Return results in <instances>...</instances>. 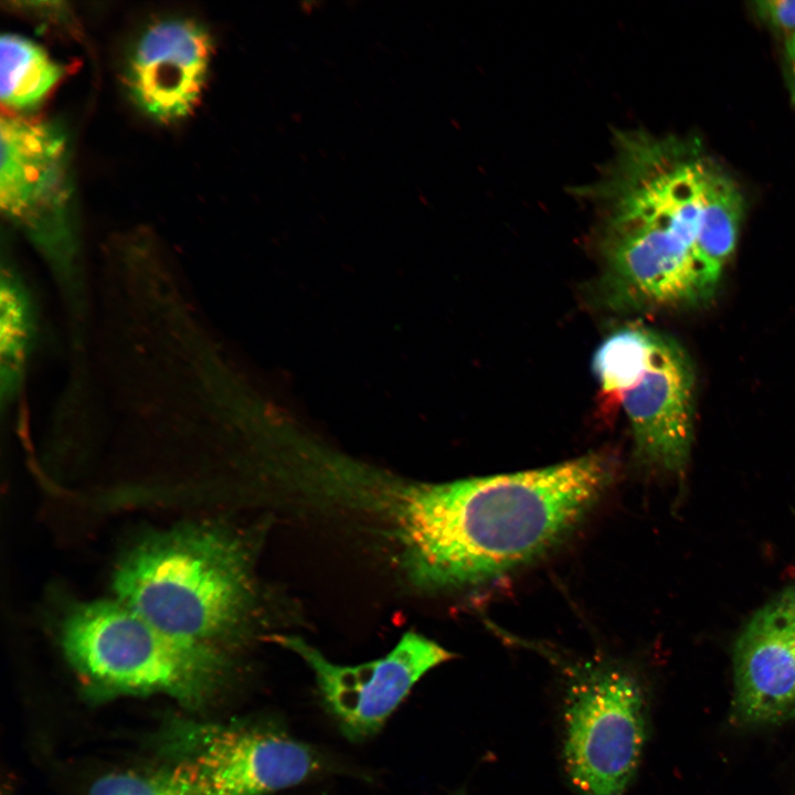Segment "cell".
<instances>
[{
	"label": "cell",
	"instance_id": "obj_11",
	"mask_svg": "<svg viewBox=\"0 0 795 795\" xmlns=\"http://www.w3.org/2000/svg\"><path fill=\"white\" fill-rule=\"evenodd\" d=\"M212 56L209 32L188 18H166L147 26L126 67L134 102L160 121L189 115L198 104Z\"/></svg>",
	"mask_w": 795,
	"mask_h": 795
},
{
	"label": "cell",
	"instance_id": "obj_14",
	"mask_svg": "<svg viewBox=\"0 0 795 795\" xmlns=\"http://www.w3.org/2000/svg\"><path fill=\"white\" fill-rule=\"evenodd\" d=\"M63 66L32 40L15 33L0 39V98L11 110L36 107L63 75Z\"/></svg>",
	"mask_w": 795,
	"mask_h": 795
},
{
	"label": "cell",
	"instance_id": "obj_9",
	"mask_svg": "<svg viewBox=\"0 0 795 795\" xmlns=\"http://www.w3.org/2000/svg\"><path fill=\"white\" fill-rule=\"evenodd\" d=\"M733 720L775 724L795 718V585L761 606L733 650Z\"/></svg>",
	"mask_w": 795,
	"mask_h": 795
},
{
	"label": "cell",
	"instance_id": "obj_18",
	"mask_svg": "<svg viewBox=\"0 0 795 795\" xmlns=\"http://www.w3.org/2000/svg\"><path fill=\"white\" fill-rule=\"evenodd\" d=\"M786 55H787V60H788L791 70L795 76V34L787 38Z\"/></svg>",
	"mask_w": 795,
	"mask_h": 795
},
{
	"label": "cell",
	"instance_id": "obj_15",
	"mask_svg": "<svg viewBox=\"0 0 795 795\" xmlns=\"http://www.w3.org/2000/svg\"><path fill=\"white\" fill-rule=\"evenodd\" d=\"M658 335L642 326L622 327L608 335L592 360L601 388L617 395L630 386L649 364Z\"/></svg>",
	"mask_w": 795,
	"mask_h": 795
},
{
	"label": "cell",
	"instance_id": "obj_12",
	"mask_svg": "<svg viewBox=\"0 0 795 795\" xmlns=\"http://www.w3.org/2000/svg\"><path fill=\"white\" fill-rule=\"evenodd\" d=\"M743 205L739 186L711 159L704 178L693 254L701 278L712 295L735 250Z\"/></svg>",
	"mask_w": 795,
	"mask_h": 795
},
{
	"label": "cell",
	"instance_id": "obj_6",
	"mask_svg": "<svg viewBox=\"0 0 795 795\" xmlns=\"http://www.w3.org/2000/svg\"><path fill=\"white\" fill-rule=\"evenodd\" d=\"M311 669L327 710L352 740L370 738L431 669L452 654L414 632L402 636L385 656L357 666L329 661L318 649L296 636H273Z\"/></svg>",
	"mask_w": 795,
	"mask_h": 795
},
{
	"label": "cell",
	"instance_id": "obj_8",
	"mask_svg": "<svg viewBox=\"0 0 795 795\" xmlns=\"http://www.w3.org/2000/svg\"><path fill=\"white\" fill-rule=\"evenodd\" d=\"M695 378L681 347L658 335L649 364L617 394L627 416L637 458L681 477L693 442Z\"/></svg>",
	"mask_w": 795,
	"mask_h": 795
},
{
	"label": "cell",
	"instance_id": "obj_2",
	"mask_svg": "<svg viewBox=\"0 0 795 795\" xmlns=\"http://www.w3.org/2000/svg\"><path fill=\"white\" fill-rule=\"evenodd\" d=\"M112 587L115 600L160 630L218 651L242 630L252 604L245 545L203 521L136 541L117 561Z\"/></svg>",
	"mask_w": 795,
	"mask_h": 795
},
{
	"label": "cell",
	"instance_id": "obj_17",
	"mask_svg": "<svg viewBox=\"0 0 795 795\" xmlns=\"http://www.w3.org/2000/svg\"><path fill=\"white\" fill-rule=\"evenodd\" d=\"M762 20L788 36L795 34V0H765L754 3Z\"/></svg>",
	"mask_w": 795,
	"mask_h": 795
},
{
	"label": "cell",
	"instance_id": "obj_7",
	"mask_svg": "<svg viewBox=\"0 0 795 795\" xmlns=\"http://www.w3.org/2000/svg\"><path fill=\"white\" fill-rule=\"evenodd\" d=\"M181 761L208 795H271L304 782L319 761L269 724L211 725L184 732Z\"/></svg>",
	"mask_w": 795,
	"mask_h": 795
},
{
	"label": "cell",
	"instance_id": "obj_13",
	"mask_svg": "<svg viewBox=\"0 0 795 795\" xmlns=\"http://www.w3.org/2000/svg\"><path fill=\"white\" fill-rule=\"evenodd\" d=\"M32 294L19 268L2 257L0 274V398L12 404L22 390L36 336Z\"/></svg>",
	"mask_w": 795,
	"mask_h": 795
},
{
	"label": "cell",
	"instance_id": "obj_16",
	"mask_svg": "<svg viewBox=\"0 0 795 795\" xmlns=\"http://www.w3.org/2000/svg\"><path fill=\"white\" fill-rule=\"evenodd\" d=\"M87 795H208L181 764L158 772H114L97 778Z\"/></svg>",
	"mask_w": 795,
	"mask_h": 795
},
{
	"label": "cell",
	"instance_id": "obj_5",
	"mask_svg": "<svg viewBox=\"0 0 795 795\" xmlns=\"http://www.w3.org/2000/svg\"><path fill=\"white\" fill-rule=\"evenodd\" d=\"M638 681L617 667L574 675L565 710L564 762L579 795H623L645 743Z\"/></svg>",
	"mask_w": 795,
	"mask_h": 795
},
{
	"label": "cell",
	"instance_id": "obj_10",
	"mask_svg": "<svg viewBox=\"0 0 795 795\" xmlns=\"http://www.w3.org/2000/svg\"><path fill=\"white\" fill-rule=\"evenodd\" d=\"M602 248L614 294L624 303L657 308L696 306L712 294L693 250L655 226H603Z\"/></svg>",
	"mask_w": 795,
	"mask_h": 795
},
{
	"label": "cell",
	"instance_id": "obj_1",
	"mask_svg": "<svg viewBox=\"0 0 795 795\" xmlns=\"http://www.w3.org/2000/svg\"><path fill=\"white\" fill-rule=\"evenodd\" d=\"M613 477L589 454L544 468L443 484L361 486L386 515L409 576L423 587L487 583L553 547Z\"/></svg>",
	"mask_w": 795,
	"mask_h": 795
},
{
	"label": "cell",
	"instance_id": "obj_4",
	"mask_svg": "<svg viewBox=\"0 0 795 795\" xmlns=\"http://www.w3.org/2000/svg\"><path fill=\"white\" fill-rule=\"evenodd\" d=\"M0 208L44 258L74 318L84 282L68 138L60 124L19 115L0 120Z\"/></svg>",
	"mask_w": 795,
	"mask_h": 795
},
{
	"label": "cell",
	"instance_id": "obj_3",
	"mask_svg": "<svg viewBox=\"0 0 795 795\" xmlns=\"http://www.w3.org/2000/svg\"><path fill=\"white\" fill-rule=\"evenodd\" d=\"M56 633L71 666L97 693H161L194 704L225 674L221 651L180 640L115 598L70 603Z\"/></svg>",
	"mask_w": 795,
	"mask_h": 795
}]
</instances>
